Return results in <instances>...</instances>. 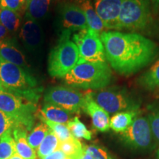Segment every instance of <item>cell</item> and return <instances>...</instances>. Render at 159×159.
I'll list each match as a JSON object with an SVG mask.
<instances>
[{"instance_id":"836d02e7","label":"cell","mask_w":159,"mask_h":159,"mask_svg":"<svg viewBox=\"0 0 159 159\" xmlns=\"http://www.w3.org/2000/svg\"><path fill=\"white\" fill-rule=\"evenodd\" d=\"M77 159H92L91 156L89 153L88 151L86 150V145H84V148L81 153L79 155V156L77 157Z\"/></svg>"},{"instance_id":"4dcf8cb0","label":"cell","mask_w":159,"mask_h":159,"mask_svg":"<svg viewBox=\"0 0 159 159\" xmlns=\"http://www.w3.org/2000/svg\"><path fill=\"white\" fill-rule=\"evenodd\" d=\"M86 150L91 155L92 159H114L108 150L102 147L91 144L86 146Z\"/></svg>"},{"instance_id":"74e56055","label":"cell","mask_w":159,"mask_h":159,"mask_svg":"<svg viewBox=\"0 0 159 159\" xmlns=\"http://www.w3.org/2000/svg\"><path fill=\"white\" fill-rule=\"evenodd\" d=\"M151 1L156 6H159V0H151Z\"/></svg>"},{"instance_id":"5b68a950","label":"cell","mask_w":159,"mask_h":159,"mask_svg":"<svg viewBox=\"0 0 159 159\" xmlns=\"http://www.w3.org/2000/svg\"><path fill=\"white\" fill-rule=\"evenodd\" d=\"M0 111L30 130L36 116V104L0 87Z\"/></svg>"},{"instance_id":"1f68e13d","label":"cell","mask_w":159,"mask_h":159,"mask_svg":"<svg viewBox=\"0 0 159 159\" xmlns=\"http://www.w3.org/2000/svg\"><path fill=\"white\" fill-rule=\"evenodd\" d=\"M0 6L19 13V14L25 12L21 0H0Z\"/></svg>"},{"instance_id":"ac0fdd59","label":"cell","mask_w":159,"mask_h":159,"mask_svg":"<svg viewBox=\"0 0 159 159\" xmlns=\"http://www.w3.org/2000/svg\"><path fill=\"white\" fill-rule=\"evenodd\" d=\"M77 4L81 7L84 13L89 28L101 34L105 27L102 21L95 11L94 5H92L90 0H77Z\"/></svg>"},{"instance_id":"f35d334b","label":"cell","mask_w":159,"mask_h":159,"mask_svg":"<svg viewBox=\"0 0 159 159\" xmlns=\"http://www.w3.org/2000/svg\"><path fill=\"white\" fill-rule=\"evenodd\" d=\"M157 156H158V158H159V148L158 149V151H157Z\"/></svg>"},{"instance_id":"5bb4252c","label":"cell","mask_w":159,"mask_h":159,"mask_svg":"<svg viewBox=\"0 0 159 159\" xmlns=\"http://www.w3.org/2000/svg\"><path fill=\"white\" fill-rule=\"evenodd\" d=\"M0 58L30 72V67L25 55L20 49L15 39L5 38L0 40Z\"/></svg>"},{"instance_id":"d6986e66","label":"cell","mask_w":159,"mask_h":159,"mask_svg":"<svg viewBox=\"0 0 159 159\" xmlns=\"http://www.w3.org/2000/svg\"><path fill=\"white\" fill-rule=\"evenodd\" d=\"M52 0H30L25 12V17L39 21L48 13Z\"/></svg>"},{"instance_id":"e0dca14e","label":"cell","mask_w":159,"mask_h":159,"mask_svg":"<svg viewBox=\"0 0 159 159\" xmlns=\"http://www.w3.org/2000/svg\"><path fill=\"white\" fill-rule=\"evenodd\" d=\"M37 115L42 116L50 122L67 124L72 119V114L61 107L50 103L44 102L42 108L37 112Z\"/></svg>"},{"instance_id":"d6a6232c","label":"cell","mask_w":159,"mask_h":159,"mask_svg":"<svg viewBox=\"0 0 159 159\" xmlns=\"http://www.w3.org/2000/svg\"><path fill=\"white\" fill-rule=\"evenodd\" d=\"M69 157L66 155L63 151L61 150H57L55 152H53L52 153L49 154V156L44 157L43 158L40 159H68Z\"/></svg>"},{"instance_id":"7c38bea8","label":"cell","mask_w":159,"mask_h":159,"mask_svg":"<svg viewBox=\"0 0 159 159\" xmlns=\"http://www.w3.org/2000/svg\"><path fill=\"white\" fill-rule=\"evenodd\" d=\"M19 37L23 47L30 53L38 52L44 42V33L39 21L24 18Z\"/></svg>"},{"instance_id":"4316f807","label":"cell","mask_w":159,"mask_h":159,"mask_svg":"<svg viewBox=\"0 0 159 159\" xmlns=\"http://www.w3.org/2000/svg\"><path fill=\"white\" fill-rule=\"evenodd\" d=\"M49 128L47 124L41 122L33 128L30 134L27 136V141L34 150H38L40 144L47 136Z\"/></svg>"},{"instance_id":"8d00e7d4","label":"cell","mask_w":159,"mask_h":159,"mask_svg":"<svg viewBox=\"0 0 159 159\" xmlns=\"http://www.w3.org/2000/svg\"><path fill=\"white\" fill-rule=\"evenodd\" d=\"M9 159H25V158H23L22 157H21L20 156H19V155L16 153V155H14V156H12L11 158H10Z\"/></svg>"},{"instance_id":"8fae6325","label":"cell","mask_w":159,"mask_h":159,"mask_svg":"<svg viewBox=\"0 0 159 159\" xmlns=\"http://www.w3.org/2000/svg\"><path fill=\"white\" fill-rule=\"evenodd\" d=\"M59 24L62 32H78L89 28L81 7L76 3L64 2L59 8Z\"/></svg>"},{"instance_id":"603a6c76","label":"cell","mask_w":159,"mask_h":159,"mask_svg":"<svg viewBox=\"0 0 159 159\" xmlns=\"http://www.w3.org/2000/svg\"><path fill=\"white\" fill-rule=\"evenodd\" d=\"M60 141L54 133L49 129L47 136L40 144L37 150V155L39 158H43L49 156L59 149Z\"/></svg>"},{"instance_id":"484cf974","label":"cell","mask_w":159,"mask_h":159,"mask_svg":"<svg viewBox=\"0 0 159 159\" xmlns=\"http://www.w3.org/2000/svg\"><path fill=\"white\" fill-rule=\"evenodd\" d=\"M84 148V145L80 142L79 139L71 137L68 140L60 142L59 150L63 151L64 153L71 159H77L81 153Z\"/></svg>"},{"instance_id":"9a60e30c","label":"cell","mask_w":159,"mask_h":159,"mask_svg":"<svg viewBox=\"0 0 159 159\" xmlns=\"http://www.w3.org/2000/svg\"><path fill=\"white\" fill-rule=\"evenodd\" d=\"M83 111L90 116L93 126L97 131L106 132L110 129L109 114L93 99L91 92L85 94Z\"/></svg>"},{"instance_id":"ba28073f","label":"cell","mask_w":159,"mask_h":159,"mask_svg":"<svg viewBox=\"0 0 159 159\" xmlns=\"http://www.w3.org/2000/svg\"><path fill=\"white\" fill-rule=\"evenodd\" d=\"M72 41L78 49L80 60L89 62H106L105 48L99 33L87 28L74 34Z\"/></svg>"},{"instance_id":"44dd1931","label":"cell","mask_w":159,"mask_h":159,"mask_svg":"<svg viewBox=\"0 0 159 159\" xmlns=\"http://www.w3.org/2000/svg\"><path fill=\"white\" fill-rule=\"evenodd\" d=\"M0 25L9 33H16L21 25V14L0 6Z\"/></svg>"},{"instance_id":"6da1fadb","label":"cell","mask_w":159,"mask_h":159,"mask_svg":"<svg viewBox=\"0 0 159 159\" xmlns=\"http://www.w3.org/2000/svg\"><path fill=\"white\" fill-rule=\"evenodd\" d=\"M100 39L109 64L123 75H132L147 66L159 52L153 41L137 33L103 31Z\"/></svg>"},{"instance_id":"4fadbf2b","label":"cell","mask_w":159,"mask_h":159,"mask_svg":"<svg viewBox=\"0 0 159 159\" xmlns=\"http://www.w3.org/2000/svg\"><path fill=\"white\" fill-rule=\"evenodd\" d=\"M122 0H94V7L106 30H116Z\"/></svg>"},{"instance_id":"3957f363","label":"cell","mask_w":159,"mask_h":159,"mask_svg":"<svg viewBox=\"0 0 159 159\" xmlns=\"http://www.w3.org/2000/svg\"><path fill=\"white\" fill-rule=\"evenodd\" d=\"M0 87L36 104L43 89L29 71L0 58Z\"/></svg>"},{"instance_id":"f546056e","label":"cell","mask_w":159,"mask_h":159,"mask_svg":"<svg viewBox=\"0 0 159 159\" xmlns=\"http://www.w3.org/2000/svg\"><path fill=\"white\" fill-rule=\"evenodd\" d=\"M148 119L153 138L159 143V108L151 109Z\"/></svg>"},{"instance_id":"ffe728a7","label":"cell","mask_w":159,"mask_h":159,"mask_svg":"<svg viewBox=\"0 0 159 159\" xmlns=\"http://www.w3.org/2000/svg\"><path fill=\"white\" fill-rule=\"evenodd\" d=\"M138 111H123L115 114L110 119V128L116 133H123L138 116Z\"/></svg>"},{"instance_id":"d4e9b609","label":"cell","mask_w":159,"mask_h":159,"mask_svg":"<svg viewBox=\"0 0 159 159\" xmlns=\"http://www.w3.org/2000/svg\"><path fill=\"white\" fill-rule=\"evenodd\" d=\"M13 131L6 133L0 138V159H9L16 154Z\"/></svg>"},{"instance_id":"30bf717a","label":"cell","mask_w":159,"mask_h":159,"mask_svg":"<svg viewBox=\"0 0 159 159\" xmlns=\"http://www.w3.org/2000/svg\"><path fill=\"white\" fill-rule=\"evenodd\" d=\"M120 137L125 144L134 150H144L152 148L153 136L146 117L136 116L127 130L121 133Z\"/></svg>"},{"instance_id":"cb8c5ba5","label":"cell","mask_w":159,"mask_h":159,"mask_svg":"<svg viewBox=\"0 0 159 159\" xmlns=\"http://www.w3.org/2000/svg\"><path fill=\"white\" fill-rule=\"evenodd\" d=\"M71 136L77 139H83L91 140L92 139V133L87 129L85 125L80 120L77 116H75L66 124Z\"/></svg>"},{"instance_id":"83f0119b","label":"cell","mask_w":159,"mask_h":159,"mask_svg":"<svg viewBox=\"0 0 159 159\" xmlns=\"http://www.w3.org/2000/svg\"><path fill=\"white\" fill-rule=\"evenodd\" d=\"M36 116L41 119V122H44L45 124L47 125V126L49 127V129L54 133L55 136L59 139L60 142H64V141L68 140V139H71L72 137L66 125L50 122V121L47 120V119L43 118L42 116L37 114Z\"/></svg>"},{"instance_id":"d590c367","label":"cell","mask_w":159,"mask_h":159,"mask_svg":"<svg viewBox=\"0 0 159 159\" xmlns=\"http://www.w3.org/2000/svg\"><path fill=\"white\" fill-rule=\"evenodd\" d=\"M21 3H22V5H23V8H24V11L25 12V10L27 8V6L28 5V3L30 2V0H21Z\"/></svg>"},{"instance_id":"2e32d148","label":"cell","mask_w":159,"mask_h":159,"mask_svg":"<svg viewBox=\"0 0 159 159\" xmlns=\"http://www.w3.org/2000/svg\"><path fill=\"white\" fill-rule=\"evenodd\" d=\"M27 130L24 126L18 125L13 130L16 153L25 159H37L36 152L27 141Z\"/></svg>"},{"instance_id":"e575fe53","label":"cell","mask_w":159,"mask_h":159,"mask_svg":"<svg viewBox=\"0 0 159 159\" xmlns=\"http://www.w3.org/2000/svg\"><path fill=\"white\" fill-rule=\"evenodd\" d=\"M9 32L6 30V28L3 27L2 25H0V40H2L7 37L8 35Z\"/></svg>"},{"instance_id":"ab89813d","label":"cell","mask_w":159,"mask_h":159,"mask_svg":"<svg viewBox=\"0 0 159 159\" xmlns=\"http://www.w3.org/2000/svg\"><path fill=\"white\" fill-rule=\"evenodd\" d=\"M68 159H71V158H68Z\"/></svg>"},{"instance_id":"277c9868","label":"cell","mask_w":159,"mask_h":159,"mask_svg":"<svg viewBox=\"0 0 159 159\" xmlns=\"http://www.w3.org/2000/svg\"><path fill=\"white\" fill-rule=\"evenodd\" d=\"M71 33L62 32L48 59V72L52 77L63 78L79 61V51L70 40Z\"/></svg>"},{"instance_id":"f1b7e54d","label":"cell","mask_w":159,"mask_h":159,"mask_svg":"<svg viewBox=\"0 0 159 159\" xmlns=\"http://www.w3.org/2000/svg\"><path fill=\"white\" fill-rule=\"evenodd\" d=\"M18 125H21L15 119L0 111V138L6 133L13 131Z\"/></svg>"},{"instance_id":"7402d4cb","label":"cell","mask_w":159,"mask_h":159,"mask_svg":"<svg viewBox=\"0 0 159 159\" xmlns=\"http://www.w3.org/2000/svg\"><path fill=\"white\" fill-rule=\"evenodd\" d=\"M138 83L147 90L159 89V60L139 77Z\"/></svg>"},{"instance_id":"9c48e42d","label":"cell","mask_w":159,"mask_h":159,"mask_svg":"<svg viewBox=\"0 0 159 159\" xmlns=\"http://www.w3.org/2000/svg\"><path fill=\"white\" fill-rule=\"evenodd\" d=\"M44 102L61 107L71 114H80L83 111L85 94L70 86L57 85L46 91Z\"/></svg>"},{"instance_id":"8992f818","label":"cell","mask_w":159,"mask_h":159,"mask_svg":"<svg viewBox=\"0 0 159 159\" xmlns=\"http://www.w3.org/2000/svg\"><path fill=\"white\" fill-rule=\"evenodd\" d=\"M91 97L108 114L123 111H138L140 102L124 88L112 87L91 92Z\"/></svg>"},{"instance_id":"52a82bcc","label":"cell","mask_w":159,"mask_h":159,"mask_svg":"<svg viewBox=\"0 0 159 159\" xmlns=\"http://www.w3.org/2000/svg\"><path fill=\"white\" fill-rule=\"evenodd\" d=\"M151 21L149 0H122L116 30H143Z\"/></svg>"},{"instance_id":"7a4b0ae2","label":"cell","mask_w":159,"mask_h":159,"mask_svg":"<svg viewBox=\"0 0 159 159\" xmlns=\"http://www.w3.org/2000/svg\"><path fill=\"white\" fill-rule=\"evenodd\" d=\"M74 89L99 90L106 88L112 79V71L106 62H89L79 60L77 65L63 77Z\"/></svg>"}]
</instances>
